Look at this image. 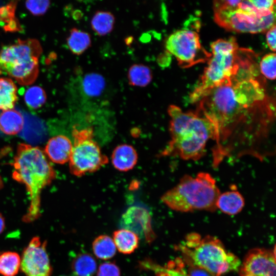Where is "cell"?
I'll use <instances>...</instances> for the list:
<instances>
[{"mask_svg":"<svg viewBox=\"0 0 276 276\" xmlns=\"http://www.w3.org/2000/svg\"><path fill=\"white\" fill-rule=\"evenodd\" d=\"M256 58L245 49L237 72L195 103V111L214 128V168L226 159L250 156L262 161L275 154V103Z\"/></svg>","mask_w":276,"mask_h":276,"instance_id":"6da1fadb","label":"cell"},{"mask_svg":"<svg viewBox=\"0 0 276 276\" xmlns=\"http://www.w3.org/2000/svg\"><path fill=\"white\" fill-rule=\"evenodd\" d=\"M168 113L170 117L171 140L160 155L178 157L186 160L201 158L205 153L207 143L214 138L212 123L196 111L185 112L175 105L168 107Z\"/></svg>","mask_w":276,"mask_h":276,"instance_id":"7a4b0ae2","label":"cell"},{"mask_svg":"<svg viewBox=\"0 0 276 276\" xmlns=\"http://www.w3.org/2000/svg\"><path fill=\"white\" fill-rule=\"evenodd\" d=\"M12 177L25 185L31 199L28 215H38L42 190L56 177V172L43 151L37 147L19 144L13 163Z\"/></svg>","mask_w":276,"mask_h":276,"instance_id":"3957f363","label":"cell"},{"mask_svg":"<svg viewBox=\"0 0 276 276\" xmlns=\"http://www.w3.org/2000/svg\"><path fill=\"white\" fill-rule=\"evenodd\" d=\"M220 193L215 178L209 173L201 172L194 177L183 176L176 186L162 196L161 200L177 212H214Z\"/></svg>","mask_w":276,"mask_h":276,"instance_id":"277c9868","label":"cell"},{"mask_svg":"<svg viewBox=\"0 0 276 276\" xmlns=\"http://www.w3.org/2000/svg\"><path fill=\"white\" fill-rule=\"evenodd\" d=\"M211 56L200 80L190 95L196 103L213 89L226 82L237 72L244 49L239 48L236 38L218 39L211 44Z\"/></svg>","mask_w":276,"mask_h":276,"instance_id":"5b68a950","label":"cell"},{"mask_svg":"<svg viewBox=\"0 0 276 276\" xmlns=\"http://www.w3.org/2000/svg\"><path fill=\"white\" fill-rule=\"evenodd\" d=\"M177 249L185 262L215 276L239 270L241 264L239 258L227 251L219 239L211 236L202 237L197 233L189 234Z\"/></svg>","mask_w":276,"mask_h":276,"instance_id":"8992f818","label":"cell"},{"mask_svg":"<svg viewBox=\"0 0 276 276\" xmlns=\"http://www.w3.org/2000/svg\"><path fill=\"white\" fill-rule=\"evenodd\" d=\"M214 10L216 23L230 31L257 33L275 25V10L258 9L251 0L215 1Z\"/></svg>","mask_w":276,"mask_h":276,"instance_id":"52a82bcc","label":"cell"},{"mask_svg":"<svg viewBox=\"0 0 276 276\" xmlns=\"http://www.w3.org/2000/svg\"><path fill=\"white\" fill-rule=\"evenodd\" d=\"M42 49L36 39H18L0 51V69L21 85L34 83L39 74V57Z\"/></svg>","mask_w":276,"mask_h":276,"instance_id":"ba28073f","label":"cell"},{"mask_svg":"<svg viewBox=\"0 0 276 276\" xmlns=\"http://www.w3.org/2000/svg\"><path fill=\"white\" fill-rule=\"evenodd\" d=\"M72 135L74 142L68 162L73 175L81 177L99 170L108 163V157L94 139L92 128L74 127Z\"/></svg>","mask_w":276,"mask_h":276,"instance_id":"9c48e42d","label":"cell"},{"mask_svg":"<svg viewBox=\"0 0 276 276\" xmlns=\"http://www.w3.org/2000/svg\"><path fill=\"white\" fill-rule=\"evenodd\" d=\"M165 48L182 68L203 63L211 56L201 45L198 33L192 29L186 28L172 33L166 40Z\"/></svg>","mask_w":276,"mask_h":276,"instance_id":"30bf717a","label":"cell"},{"mask_svg":"<svg viewBox=\"0 0 276 276\" xmlns=\"http://www.w3.org/2000/svg\"><path fill=\"white\" fill-rule=\"evenodd\" d=\"M46 241L33 238L24 249L20 269L27 276H50L52 268L46 250Z\"/></svg>","mask_w":276,"mask_h":276,"instance_id":"8fae6325","label":"cell"},{"mask_svg":"<svg viewBox=\"0 0 276 276\" xmlns=\"http://www.w3.org/2000/svg\"><path fill=\"white\" fill-rule=\"evenodd\" d=\"M275 250H250L239 268V275L276 276Z\"/></svg>","mask_w":276,"mask_h":276,"instance_id":"7c38bea8","label":"cell"},{"mask_svg":"<svg viewBox=\"0 0 276 276\" xmlns=\"http://www.w3.org/2000/svg\"><path fill=\"white\" fill-rule=\"evenodd\" d=\"M120 225L123 229L145 238L149 243L155 238L151 226V215L149 211L142 205H133L129 207L122 214Z\"/></svg>","mask_w":276,"mask_h":276,"instance_id":"4fadbf2b","label":"cell"},{"mask_svg":"<svg viewBox=\"0 0 276 276\" xmlns=\"http://www.w3.org/2000/svg\"><path fill=\"white\" fill-rule=\"evenodd\" d=\"M73 144L68 137L59 135L51 138L45 148V153L54 163L63 164L68 162Z\"/></svg>","mask_w":276,"mask_h":276,"instance_id":"5bb4252c","label":"cell"},{"mask_svg":"<svg viewBox=\"0 0 276 276\" xmlns=\"http://www.w3.org/2000/svg\"><path fill=\"white\" fill-rule=\"evenodd\" d=\"M138 155L134 148L127 144L117 146L111 155L113 167L121 172H127L132 169L137 162Z\"/></svg>","mask_w":276,"mask_h":276,"instance_id":"9a60e30c","label":"cell"},{"mask_svg":"<svg viewBox=\"0 0 276 276\" xmlns=\"http://www.w3.org/2000/svg\"><path fill=\"white\" fill-rule=\"evenodd\" d=\"M245 200L242 194L235 188L220 193L216 202L217 209L229 215L240 213L244 208Z\"/></svg>","mask_w":276,"mask_h":276,"instance_id":"2e32d148","label":"cell"},{"mask_svg":"<svg viewBox=\"0 0 276 276\" xmlns=\"http://www.w3.org/2000/svg\"><path fill=\"white\" fill-rule=\"evenodd\" d=\"M21 114L14 109L4 110L0 114V129L8 135H15L20 132L24 126Z\"/></svg>","mask_w":276,"mask_h":276,"instance_id":"e0dca14e","label":"cell"},{"mask_svg":"<svg viewBox=\"0 0 276 276\" xmlns=\"http://www.w3.org/2000/svg\"><path fill=\"white\" fill-rule=\"evenodd\" d=\"M141 265L144 268L154 270L156 276H188L183 263L179 259L169 262L166 267L160 266L150 259L143 261Z\"/></svg>","mask_w":276,"mask_h":276,"instance_id":"ac0fdd59","label":"cell"},{"mask_svg":"<svg viewBox=\"0 0 276 276\" xmlns=\"http://www.w3.org/2000/svg\"><path fill=\"white\" fill-rule=\"evenodd\" d=\"M113 238L118 250L124 254L132 253L139 246V236L126 229L122 228L114 232Z\"/></svg>","mask_w":276,"mask_h":276,"instance_id":"d6986e66","label":"cell"},{"mask_svg":"<svg viewBox=\"0 0 276 276\" xmlns=\"http://www.w3.org/2000/svg\"><path fill=\"white\" fill-rule=\"evenodd\" d=\"M66 42L73 54L80 55L91 46V36L85 31L73 28L70 30Z\"/></svg>","mask_w":276,"mask_h":276,"instance_id":"ffe728a7","label":"cell"},{"mask_svg":"<svg viewBox=\"0 0 276 276\" xmlns=\"http://www.w3.org/2000/svg\"><path fill=\"white\" fill-rule=\"evenodd\" d=\"M115 17L109 11L99 10L94 14L90 26L92 30L100 36L111 32L114 28Z\"/></svg>","mask_w":276,"mask_h":276,"instance_id":"44dd1931","label":"cell"},{"mask_svg":"<svg viewBox=\"0 0 276 276\" xmlns=\"http://www.w3.org/2000/svg\"><path fill=\"white\" fill-rule=\"evenodd\" d=\"M17 88L9 78H0V109L7 110L14 108L18 97Z\"/></svg>","mask_w":276,"mask_h":276,"instance_id":"7402d4cb","label":"cell"},{"mask_svg":"<svg viewBox=\"0 0 276 276\" xmlns=\"http://www.w3.org/2000/svg\"><path fill=\"white\" fill-rule=\"evenodd\" d=\"M127 78L129 85L144 87L148 85L153 78L151 68L143 64H133L129 68Z\"/></svg>","mask_w":276,"mask_h":276,"instance_id":"603a6c76","label":"cell"},{"mask_svg":"<svg viewBox=\"0 0 276 276\" xmlns=\"http://www.w3.org/2000/svg\"><path fill=\"white\" fill-rule=\"evenodd\" d=\"M72 268L76 276H92L96 271L97 263L90 254L81 253L73 259Z\"/></svg>","mask_w":276,"mask_h":276,"instance_id":"cb8c5ba5","label":"cell"},{"mask_svg":"<svg viewBox=\"0 0 276 276\" xmlns=\"http://www.w3.org/2000/svg\"><path fill=\"white\" fill-rule=\"evenodd\" d=\"M82 85L85 95L91 97H98L102 93L105 87V79L99 73H88L84 76Z\"/></svg>","mask_w":276,"mask_h":276,"instance_id":"d4e9b609","label":"cell"},{"mask_svg":"<svg viewBox=\"0 0 276 276\" xmlns=\"http://www.w3.org/2000/svg\"><path fill=\"white\" fill-rule=\"evenodd\" d=\"M93 250L95 256L102 260H107L116 254V248L113 240L107 235H100L93 241Z\"/></svg>","mask_w":276,"mask_h":276,"instance_id":"484cf974","label":"cell"},{"mask_svg":"<svg viewBox=\"0 0 276 276\" xmlns=\"http://www.w3.org/2000/svg\"><path fill=\"white\" fill-rule=\"evenodd\" d=\"M21 258L13 251H6L0 255V274L4 276H15L20 268Z\"/></svg>","mask_w":276,"mask_h":276,"instance_id":"4316f807","label":"cell"},{"mask_svg":"<svg viewBox=\"0 0 276 276\" xmlns=\"http://www.w3.org/2000/svg\"><path fill=\"white\" fill-rule=\"evenodd\" d=\"M47 96L43 89L39 86H33L27 89L24 100L27 105L32 109H38L45 102Z\"/></svg>","mask_w":276,"mask_h":276,"instance_id":"83f0119b","label":"cell"},{"mask_svg":"<svg viewBox=\"0 0 276 276\" xmlns=\"http://www.w3.org/2000/svg\"><path fill=\"white\" fill-rule=\"evenodd\" d=\"M275 62L276 55L274 53L265 55L260 62V72L268 79L274 80L275 78Z\"/></svg>","mask_w":276,"mask_h":276,"instance_id":"f1b7e54d","label":"cell"},{"mask_svg":"<svg viewBox=\"0 0 276 276\" xmlns=\"http://www.w3.org/2000/svg\"><path fill=\"white\" fill-rule=\"evenodd\" d=\"M50 5L49 1H28L26 6L34 15L38 16L46 12Z\"/></svg>","mask_w":276,"mask_h":276,"instance_id":"f546056e","label":"cell"},{"mask_svg":"<svg viewBox=\"0 0 276 276\" xmlns=\"http://www.w3.org/2000/svg\"><path fill=\"white\" fill-rule=\"evenodd\" d=\"M120 269L114 262L101 264L97 271V276H120Z\"/></svg>","mask_w":276,"mask_h":276,"instance_id":"4dcf8cb0","label":"cell"},{"mask_svg":"<svg viewBox=\"0 0 276 276\" xmlns=\"http://www.w3.org/2000/svg\"><path fill=\"white\" fill-rule=\"evenodd\" d=\"M188 266L185 270L188 276H215L208 270L185 262Z\"/></svg>","mask_w":276,"mask_h":276,"instance_id":"1f68e13d","label":"cell"},{"mask_svg":"<svg viewBox=\"0 0 276 276\" xmlns=\"http://www.w3.org/2000/svg\"><path fill=\"white\" fill-rule=\"evenodd\" d=\"M266 41L269 48L273 51H275V37L276 27L275 25L270 28L266 33Z\"/></svg>","mask_w":276,"mask_h":276,"instance_id":"d6a6232c","label":"cell"},{"mask_svg":"<svg viewBox=\"0 0 276 276\" xmlns=\"http://www.w3.org/2000/svg\"><path fill=\"white\" fill-rule=\"evenodd\" d=\"M5 226V220L2 215L0 213V234L4 230Z\"/></svg>","mask_w":276,"mask_h":276,"instance_id":"836d02e7","label":"cell"},{"mask_svg":"<svg viewBox=\"0 0 276 276\" xmlns=\"http://www.w3.org/2000/svg\"><path fill=\"white\" fill-rule=\"evenodd\" d=\"M2 186H3V182H2L1 177L0 176V188H2Z\"/></svg>","mask_w":276,"mask_h":276,"instance_id":"e575fe53","label":"cell"},{"mask_svg":"<svg viewBox=\"0 0 276 276\" xmlns=\"http://www.w3.org/2000/svg\"><path fill=\"white\" fill-rule=\"evenodd\" d=\"M60 276H76L75 275H60Z\"/></svg>","mask_w":276,"mask_h":276,"instance_id":"d590c367","label":"cell"},{"mask_svg":"<svg viewBox=\"0 0 276 276\" xmlns=\"http://www.w3.org/2000/svg\"><path fill=\"white\" fill-rule=\"evenodd\" d=\"M239 276H251V275H239Z\"/></svg>","mask_w":276,"mask_h":276,"instance_id":"8d00e7d4","label":"cell"}]
</instances>
